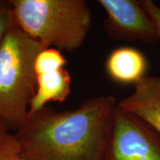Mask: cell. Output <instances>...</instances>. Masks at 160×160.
<instances>
[{
  "label": "cell",
  "mask_w": 160,
  "mask_h": 160,
  "mask_svg": "<svg viewBox=\"0 0 160 160\" xmlns=\"http://www.w3.org/2000/svg\"><path fill=\"white\" fill-rule=\"evenodd\" d=\"M117 99L99 96L77 108L56 111L45 106L32 114L14 136L25 160H103Z\"/></svg>",
  "instance_id": "1"
},
{
  "label": "cell",
  "mask_w": 160,
  "mask_h": 160,
  "mask_svg": "<svg viewBox=\"0 0 160 160\" xmlns=\"http://www.w3.org/2000/svg\"><path fill=\"white\" fill-rule=\"evenodd\" d=\"M9 1L16 24L46 48L73 51L88 34L91 11L84 0Z\"/></svg>",
  "instance_id": "2"
},
{
  "label": "cell",
  "mask_w": 160,
  "mask_h": 160,
  "mask_svg": "<svg viewBox=\"0 0 160 160\" xmlns=\"http://www.w3.org/2000/svg\"><path fill=\"white\" fill-rule=\"evenodd\" d=\"M46 48L14 24L0 46V121L17 131L25 122L37 93L34 65Z\"/></svg>",
  "instance_id": "3"
},
{
  "label": "cell",
  "mask_w": 160,
  "mask_h": 160,
  "mask_svg": "<svg viewBox=\"0 0 160 160\" xmlns=\"http://www.w3.org/2000/svg\"><path fill=\"white\" fill-rule=\"evenodd\" d=\"M103 160H160V135L117 105Z\"/></svg>",
  "instance_id": "4"
},
{
  "label": "cell",
  "mask_w": 160,
  "mask_h": 160,
  "mask_svg": "<svg viewBox=\"0 0 160 160\" xmlns=\"http://www.w3.org/2000/svg\"><path fill=\"white\" fill-rule=\"evenodd\" d=\"M107 18L104 29L113 40L155 44L159 38L154 25L136 0H99Z\"/></svg>",
  "instance_id": "5"
},
{
  "label": "cell",
  "mask_w": 160,
  "mask_h": 160,
  "mask_svg": "<svg viewBox=\"0 0 160 160\" xmlns=\"http://www.w3.org/2000/svg\"><path fill=\"white\" fill-rule=\"evenodd\" d=\"M66 59L59 50L48 48L38 54L34 69L37 93L30 104L28 113H34L49 102H63L71 93V77L65 69Z\"/></svg>",
  "instance_id": "6"
},
{
  "label": "cell",
  "mask_w": 160,
  "mask_h": 160,
  "mask_svg": "<svg viewBox=\"0 0 160 160\" xmlns=\"http://www.w3.org/2000/svg\"><path fill=\"white\" fill-rule=\"evenodd\" d=\"M134 90L117 105L136 116L160 135V78L144 76L133 84Z\"/></svg>",
  "instance_id": "7"
},
{
  "label": "cell",
  "mask_w": 160,
  "mask_h": 160,
  "mask_svg": "<svg viewBox=\"0 0 160 160\" xmlns=\"http://www.w3.org/2000/svg\"><path fill=\"white\" fill-rule=\"evenodd\" d=\"M146 59L142 53L132 48L116 49L108 58L106 69L112 79L122 83H133L145 76Z\"/></svg>",
  "instance_id": "8"
},
{
  "label": "cell",
  "mask_w": 160,
  "mask_h": 160,
  "mask_svg": "<svg viewBox=\"0 0 160 160\" xmlns=\"http://www.w3.org/2000/svg\"><path fill=\"white\" fill-rule=\"evenodd\" d=\"M15 23L10 1L0 0V46L8 32Z\"/></svg>",
  "instance_id": "9"
},
{
  "label": "cell",
  "mask_w": 160,
  "mask_h": 160,
  "mask_svg": "<svg viewBox=\"0 0 160 160\" xmlns=\"http://www.w3.org/2000/svg\"><path fill=\"white\" fill-rule=\"evenodd\" d=\"M139 2L153 22L160 39V8L151 0H142Z\"/></svg>",
  "instance_id": "10"
},
{
  "label": "cell",
  "mask_w": 160,
  "mask_h": 160,
  "mask_svg": "<svg viewBox=\"0 0 160 160\" xmlns=\"http://www.w3.org/2000/svg\"><path fill=\"white\" fill-rule=\"evenodd\" d=\"M19 145L14 136L9 133L7 128L0 121V150Z\"/></svg>",
  "instance_id": "11"
},
{
  "label": "cell",
  "mask_w": 160,
  "mask_h": 160,
  "mask_svg": "<svg viewBox=\"0 0 160 160\" xmlns=\"http://www.w3.org/2000/svg\"><path fill=\"white\" fill-rule=\"evenodd\" d=\"M0 160H25L19 155V145L0 150Z\"/></svg>",
  "instance_id": "12"
}]
</instances>
